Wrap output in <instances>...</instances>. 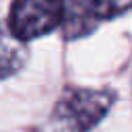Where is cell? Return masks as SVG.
I'll list each match as a JSON object with an SVG mask.
<instances>
[{
	"label": "cell",
	"mask_w": 132,
	"mask_h": 132,
	"mask_svg": "<svg viewBox=\"0 0 132 132\" xmlns=\"http://www.w3.org/2000/svg\"><path fill=\"white\" fill-rule=\"evenodd\" d=\"M27 45L23 39H19L8 23H0V78H8L14 72H19L27 62Z\"/></svg>",
	"instance_id": "obj_4"
},
{
	"label": "cell",
	"mask_w": 132,
	"mask_h": 132,
	"mask_svg": "<svg viewBox=\"0 0 132 132\" xmlns=\"http://www.w3.org/2000/svg\"><path fill=\"white\" fill-rule=\"evenodd\" d=\"M99 21L101 19L93 12L89 0H68L60 27L66 39H76V37H82L95 31Z\"/></svg>",
	"instance_id": "obj_3"
},
{
	"label": "cell",
	"mask_w": 132,
	"mask_h": 132,
	"mask_svg": "<svg viewBox=\"0 0 132 132\" xmlns=\"http://www.w3.org/2000/svg\"><path fill=\"white\" fill-rule=\"evenodd\" d=\"M64 10L66 0H14L8 12V27L19 39L31 41L60 27Z\"/></svg>",
	"instance_id": "obj_2"
},
{
	"label": "cell",
	"mask_w": 132,
	"mask_h": 132,
	"mask_svg": "<svg viewBox=\"0 0 132 132\" xmlns=\"http://www.w3.org/2000/svg\"><path fill=\"white\" fill-rule=\"evenodd\" d=\"M116 95L105 89H68L54 107L56 132H89L109 111Z\"/></svg>",
	"instance_id": "obj_1"
},
{
	"label": "cell",
	"mask_w": 132,
	"mask_h": 132,
	"mask_svg": "<svg viewBox=\"0 0 132 132\" xmlns=\"http://www.w3.org/2000/svg\"><path fill=\"white\" fill-rule=\"evenodd\" d=\"M89 4L99 19H113L132 10V0H89Z\"/></svg>",
	"instance_id": "obj_5"
}]
</instances>
